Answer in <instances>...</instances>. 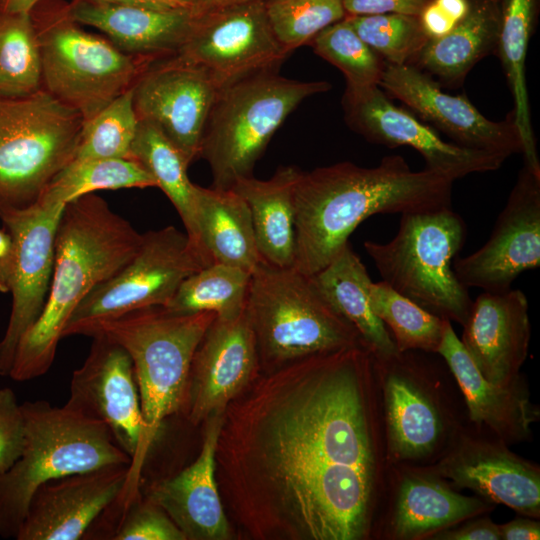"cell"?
I'll list each match as a JSON object with an SVG mask.
<instances>
[{
    "label": "cell",
    "instance_id": "1",
    "mask_svg": "<svg viewBox=\"0 0 540 540\" xmlns=\"http://www.w3.org/2000/svg\"><path fill=\"white\" fill-rule=\"evenodd\" d=\"M377 375L362 346L261 372L222 413L215 478L253 540L369 535L381 447Z\"/></svg>",
    "mask_w": 540,
    "mask_h": 540
},
{
    "label": "cell",
    "instance_id": "2",
    "mask_svg": "<svg viewBox=\"0 0 540 540\" xmlns=\"http://www.w3.org/2000/svg\"><path fill=\"white\" fill-rule=\"evenodd\" d=\"M452 183L426 168L413 171L400 155L385 156L370 168L340 162L300 171L293 193L292 268L314 275L370 216L451 207Z\"/></svg>",
    "mask_w": 540,
    "mask_h": 540
},
{
    "label": "cell",
    "instance_id": "3",
    "mask_svg": "<svg viewBox=\"0 0 540 540\" xmlns=\"http://www.w3.org/2000/svg\"><path fill=\"white\" fill-rule=\"evenodd\" d=\"M142 238L94 193L65 205L57 228L48 298L41 316L18 344L11 379L32 380L50 369L75 308L134 256Z\"/></svg>",
    "mask_w": 540,
    "mask_h": 540
},
{
    "label": "cell",
    "instance_id": "4",
    "mask_svg": "<svg viewBox=\"0 0 540 540\" xmlns=\"http://www.w3.org/2000/svg\"><path fill=\"white\" fill-rule=\"evenodd\" d=\"M215 317L148 307L103 322L90 335L103 334L128 352L139 393L143 431L115 502L121 513L140 499L143 468L164 420L183 411L193 355Z\"/></svg>",
    "mask_w": 540,
    "mask_h": 540
},
{
    "label": "cell",
    "instance_id": "5",
    "mask_svg": "<svg viewBox=\"0 0 540 540\" xmlns=\"http://www.w3.org/2000/svg\"><path fill=\"white\" fill-rule=\"evenodd\" d=\"M25 443L20 457L0 473V536L15 538L36 490L46 482L111 465L131 458L108 427L66 405L45 400L21 404Z\"/></svg>",
    "mask_w": 540,
    "mask_h": 540
},
{
    "label": "cell",
    "instance_id": "6",
    "mask_svg": "<svg viewBox=\"0 0 540 540\" xmlns=\"http://www.w3.org/2000/svg\"><path fill=\"white\" fill-rule=\"evenodd\" d=\"M244 312L255 336L261 372L315 354L366 348L311 277L294 268L260 261L251 273Z\"/></svg>",
    "mask_w": 540,
    "mask_h": 540
},
{
    "label": "cell",
    "instance_id": "7",
    "mask_svg": "<svg viewBox=\"0 0 540 540\" xmlns=\"http://www.w3.org/2000/svg\"><path fill=\"white\" fill-rule=\"evenodd\" d=\"M37 35L42 88L84 120L134 86L154 61L128 54L81 28L65 0H41L30 11Z\"/></svg>",
    "mask_w": 540,
    "mask_h": 540
},
{
    "label": "cell",
    "instance_id": "8",
    "mask_svg": "<svg viewBox=\"0 0 540 540\" xmlns=\"http://www.w3.org/2000/svg\"><path fill=\"white\" fill-rule=\"evenodd\" d=\"M327 81H299L265 71L218 90L199 157L211 169L212 187L231 189L252 176L273 134L306 98L327 92Z\"/></svg>",
    "mask_w": 540,
    "mask_h": 540
},
{
    "label": "cell",
    "instance_id": "9",
    "mask_svg": "<svg viewBox=\"0 0 540 540\" xmlns=\"http://www.w3.org/2000/svg\"><path fill=\"white\" fill-rule=\"evenodd\" d=\"M466 237L463 218L451 207H444L401 214L398 231L390 241H365L364 249L382 281L392 289L463 325L472 300L452 265Z\"/></svg>",
    "mask_w": 540,
    "mask_h": 540
},
{
    "label": "cell",
    "instance_id": "10",
    "mask_svg": "<svg viewBox=\"0 0 540 540\" xmlns=\"http://www.w3.org/2000/svg\"><path fill=\"white\" fill-rule=\"evenodd\" d=\"M83 116L43 88L0 97V212L35 204L75 157Z\"/></svg>",
    "mask_w": 540,
    "mask_h": 540
},
{
    "label": "cell",
    "instance_id": "11",
    "mask_svg": "<svg viewBox=\"0 0 540 540\" xmlns=\"http://www.w3.org/2000/svg\"><path fill=\"white\" fill-rule=\"evenodd\" d=\"M207 265L185 232L174 226L148 231L134 256L79 303L62 337L90 336L103 322L138 309L165 307L181 283Z\"/></svg>",
    "mask_w": 540,
    "mask_h": 540
},
{
    "label": "cell",
    "instance_id": "12",
    "mask_svg": "<svg viewBox=\"0 0 540 540\" xmlns=\"http://www.w3.org/2000/svg\"><path fill=\"white\" fill-rule=\"evenodd\" d=\"M291 54L275 37L263 0L196 12L190 34L172 56L204 70L221 89L265 71Z\"/></svg>",
    "mask_w": 540,
    "mask_h": 540
},
{
    "label": "cell",
    "instance_id": "13",
    "mask_svg": "<svg viewBox=\"0 0 540 540\" xmlns=\"http://www.w3.org/2000/svg\"><path fill=\"white\" fill-rule=\"evenodd\" d=\"M347 125L370 142L418 151L426 169L452 182L473 173L495 171L506 157L444 141L412 112L396 106L378 86L346 87L342 98Z\"/></svg>",
    "mask_w": 540,
    "mask_h": 540
},
{
    "label": "cell",
    "instance_id": "14",
    "mask_svg": "<svg viewBox=\"0 0 540 540\" xmlns=\"http://www.w3.org/2000/svg\"><path fill=\"white\" fill-rule=\"evenodd\" d=\"M65 205L37 201L0 212L14 246L8 324L0 341V377H9L22 337L41 316L52 280L57 228Z\"/></svg>",
    "mask_w": 540,
    "mask_h": 540
},
{
    "label": "cell",
    "instance_id": "15",
    "mask_svg": "<svg viewBox=\"0 0 540 540\" xmlns=\"http://www.w3.org/2000/svg\"><path fill=\"white\" fill-rule=\"evenodd\" d=\"M540 265V174L524 165L486 243L455 258L453 270L467 288L499 292Z\"/></svg>",
    "mask_w": 540,
    "mask_h": 540
},
{
    "label": "cell",
    "instance_id": "16",
    "mask_svg": "<svg viewBox=\"0 0 540 540\" xmlns=\"http://www.w3.org/2000/svg\"><path fill=\"white\" fill-rule=\"evenodd\" d=\"M218 90L204 70L170 56L152 62L140 75L133 105L138 120L158 126L191 164L199 158Z\"/></svg>",
    "mask_w": 540,
    "mask_h": 540
},
{
    "label": "cell",
    "instance_id": "17",
    "mask_svg": "<svg viewBox=\"0 0 540 540\" xmlns=\"http://www.w3.org/2000/svg\"><path fill=\"white\" fill-rule=\"evenodd\" d=\"M379 87L455 144L506 158L522 153V143L510 116L501 122L489 120L465 94L444 92L439 82L413 65L385 63Z\"/></svg>",
    "mask_w": 540,
    "mask_h": 540
},
{
    "label": "cell",
    "instance_id": "18",
    "mask_svg": "<svg viewBox=\"0 0 540 540\" xmlns=\"http://www.w3.org/2000/svg\"><path fill=\"white\" fill-rule=\"evenodd\" d=\"M261 373L256 340L245 312L215 317L192 358L183 413L192 425L222 413Z\"/></svg>",
    "mask_w": 540,
    "mask_h": 540
},
{
    "label": "cell",
    "instance_id": "19",
    "mask_svg": "<svg viewBox=\"0 0 540 540\" xmlns=\"http://www.w3.org/2000/svg\"><path fill=\"white\" fill-rule=\"evenodd\" d=\"M92 338L86 360L72 374L65 405L104 423L132 459L143 431L133 363L128 352L105 335Z\"/></svg>",
    "mask_w": 540,
    "mask_h": 540
},
{
    "label": "cell",
    "instance_id": "20",
    "mask_svg": "<svg viewBox=\"0 0 540 540\" xmlns=\"http://www.w3.org/2000/svg\"><path fill=\"white\" fill-rule=\"evenodd\" d=\"M420 468L493 504L523 516H540L539 466L514 454L500 440L464 436L435 465Z\"/></svg>",
    "mask_w": 540,
    "mask_h": 540
},
{
    "label": "cell",
    "instance_id": "21",
    "mask_svg": "<svg viewBox=\"0 0 540 540\" xmlns=\"http://www.w3.org/2000/svg\"><path fill=\"white\" fill-rule=\"evenodd\" d=\"M383 400L385 458L390 463L423 460L433 454L446 427L432 394L419 383L420 369L407 352L374 358Z\"/></svg>",
    "mask_w": 540,
    "mask_h": 540
},
{
    "label": "cell",
    "instance_id": "22",
    "mask_svg": "<svg viewBox=\"0 0 540 540\" xmlns=\"http://www.w3.org/2000/svg\"><path fill=\"white\" fill-rule=\"evenodd\" d=\"M128 464L51 480L34 493L17 540H77L120 496Z\"/></svg>",
    "mask_w": 540,
    "mask_h": 540
},
{
    "label": "cell",
    "instance_id": "23",
    "mask_svg": "<svg viewBox=\"0 0 540 540\" xmlns=\"http://www.w3.org/2000/svg\"><path fill=\"white\" fill-rule=\"evenodd\" d=\"M528 309L519 289L484 291L472 301L460 341L488 381L506 385L520 379L531 336Z\"/></svg>",
    "mask_w": 540,
    "mask_h": 540
},
{
    "label": "cell",
    "instance_id": "24",
    "mask_svg": "<svg viewBox=\"0 0 540 540\" xmlns=\"http://www.w3.org/2000/svg\"><path fill=\"white\" fill-rule=\"evenodd\" d=\"M222 413L204 422L203 442L196 460L177 475L155 482L146 497L165 511L186 540H229L234 536L215 478V449Z\"/></svg>",
    "mask_w": 540,
    "mask_h": 540
},
{
    "label": "cell",
    "instance_id": "25",
    "mask_svg": "<svg viewBox=\"0 0 540 540\" xmlns=\"http://www.w3.org/2000/svg\"><path fill=\"white\" fill-rule=\"evenodd\" d=\"M437 353L458 382L472 422L485 425L505 444L528 439L539 411L520 379L506 385L488 381L473 363L451 321L446 323Z\"/></svg>",
    "mask_w": 540,
    "mask_h": 540
},
{
    "label": "cell",
    "instance_id": "26",
    "mask_svg": "<svg viewBox=\"0 0 540 540\" xmlns=\"http://www.w3.org/2000/svg\"><path fill=\"white\" fill-rule=\"evenodd\" d=\"M72 17L102 31L122 51L153 60L174 55L192 29L195 10L144 7L71 0Z\"/></svg>",
    "mask_w": 540,
    "mask_h": 540
},
{
    "label": "cell",
    "instance_id": "27",
    "mask_svg": "<svg viewBox=\"0 0 540 540\" xmlns=\"http://www.w3.org/2000/svg\"><path fill=\"white\" fill-rule=\"evenodd\" d=\"M492 508L493 503L465 496L441 477L420 467L408 468L398 484L390 530L397 539L430 538Z\"/></svg>",
    "mask_w": 540,
    "mask_h": 540
},
{
    "label": "cell",
    "instance_id": "28",
    "mask_svg": "<svg viewBox=\"0 0 540 540\" xmlns=\"http://www.w3.org/2000/svg\"><path fill=\"white\" fill-rule=\"evenodd\" d=\"M500 25L501 0H468V11L455 27L428 40L409 64L445 86L459 87L480 60L496 52Z\"/></svg>",
    "mask_w": 540,
    "mask_h": 540
},
{
    "label": "cell",
    "instance_id": "29",
    "mask_svg": "<svg viewBox=\"0 0 540 540\" xmlns=\"http://www.w3.org/2000/svg\"><path fill=\"white\" fill-rule=\"evenodd\" d=\"M300 171L283 166L267 180L252 175L232 187L249 207L261 261L279 268H292L295 260L293 193Z\"/></svg>",
    "mask_w": 540,
    "mask_h": 540
},
{
    "label": "cell",
    "instance_id": "30",
    "mask_svg": "<svg viewBox=\"0 0 540 540\" xmlns=\"http://www.w3.org/2000/svg\"><path fill=\"white\" fill-rule=\"evenodd\" d=\"M199 246L209 264L252 273L260 263L250 210L232 188L196 187Z\"/></svg>",
    "mask_w": 540,
    "mask_h": 540
},
{
    "label": "cell",
    "instance_id": "31",
    "mask_svg": "<svg viewBox=\"0 0 540 540\" xmlns=\"http://www.w3.org/2000/svg\"><path fill=\"white\" fill-rule=\"evenodd\" d=\"M310 277L334 310L357 330L374 358L387 359L400 353L371 308L369 288L373 281L350 243Z\"/></svg>",
    "mask_w": 540,
    "mask_h": 540
},
{
    "label": "cell",
    "instance_id": "32",
    "mask_svg": "<svg viewBox=\"0 0 540 540\" xmlns=\"http://www.w3.org/2000/svg\"><path fill=\"white\" fill-rule=\"evenodd\" d=\"M538 13L539 0H501V25L496 49L513 99L510 117L522 143L524 165L536 173H540V162L531 123L525 68Z\"/></svg>",
    "mask_w": 540,
    "mask_h": 540
},
{
    "label": "cell",
    "instance_id": "33",
    "mask_svg": "<svg viewBox=\"0 0 540 540\" xmlns=\"http://www.w3.org/2000/svg\"><path fill=\"white\" fill-rule=\"evenodd\" d=\"M130 158L139 162L154 178L157 187L175 207L191 243L204 257L197 226V185L188 177L190 163L184 154L158 126L139 120Z\"/></svg>",
    "mask_w": 540,
    "mask_h": 540
},
{
    "label": "cell",
    "instance_id": "34",
    "mask_svg": "<svg viewBox=\"0 0 540 540\" xmlns=\"http://www.w3.org/2000/svg\"><path fill=\"white\" fill-rule=\"evenodd\" d=\"M157 187L151 174L133 158L73 159L49 183L39 202L67 203L99 190Z\"/></svg>",
    "mask_w": 540,
    "mask_h": 540
},
{
    "label": "cell",
    "instance_id": "35",
    "mask_svg": "<svg viewBox=\"0 0 540 540\" xmlns=\"http://www.w3.org/2000/svg\"><path fill=\"white\" fill-rule=\"evenodd\" d=\"M251 273L212 263L187 277L165 306L178 313L214 312L220 318L240 315L245 308Z\"/></svg>",
    "mask_w": 540,
    "mask_h": 540
},
{
    "label": "cell",
    "instance_id": "36",
    "mask_svg": "<svg viewBox=\"0 0 540 540\" xmlns=\"http://www.w3.org/2000/svg\"><path fill=\"white\" fill-rule=\"evenodd\" d=\"M369 300L374 314L391 334L398 352L437 353L449 320L426 310L384 281L372 282Z\"/></svg>",
    "mask_w": 540,
    "mask_h": 540
},
{
    "label": "cell",
    "instance_id": "37",
    "mask_svg": "<svg viewBox=\"0 0 540 540\" xmlns=\"http://www.w3.org/2000/svg\"><path fill=\"white\" fill-rule=\"evenodd\" d=\"M40 89L41 55L30 13L0 8V97H24Z\"/></svg>",
    "mask_w": 540,
    "mask_h": 540
},
{
    "label": "cell",
    "instance_id": "38",
    "mask_svg": "<svg viewBox=\"0 0 540 540\" xmlns=\"http://www.w3.org/2000/svg\"><path fill=\"white\" fill-rule=\"evenodd\" d=\"M138 122L132 87L84 120L74 159L130 158Z\"/></svg>",
    "mask_w": 540,
    "mask_h": 540
},
{
    "label": "cell",
    "instance_id": "39",
    "mask_svg": "<svg viewBox=\"0 0 540 540\" xmlns=\"http://www.w3.org/2000/svg\"><path fill=\"white\" fill-rule=\"evenodd\" d=\"M308 45L344 74L346 87L379 86L385 62L358 36L345 17L320 31Z\"/></svg>",
    "mask_w": 540,
    "mask_h": 540
},
{
    "label": "cell",
    "instance_id": "40",
    "mask_svg": "<svg viewBox=\"0 0 540 540\" xmlns=\"http://www.w3.org/2000/svg\"><path fill=\"white\" fill-rule=\"evenodd\" d=\"M272 31L290 53L346 16L343 0H263Z\"/></svg>",
    "mask_w": 540,
    "mask_h": 540
},
{
    "label": "cell",
    "instance_id": "41",
    "mask_svg": "<svg viewBox=\"0 0 540 540\" xmlns=\"http://www.w3.org/2000/svg\"><path fill=\"white\" fill-rule=\"evenodd\" d=\"M345 18L387 64H409L428 41L417 16L390 13Z\"/></svg>",
    "mask_w": 540,
    "mask_h": 540
},
{
    "label": "cell",
    "instance_id": "42",
    "mask_svg": "<svg viewBox=\"0 0 540 540\" xmlns=\"http://www.w3.org/2000/svg\"><path fill=\"white\" fill-rule=\"evenodd\" d=\"M111 539L115 540H186L183 532L158 505L138 499L121 514Z\"/></svg>",
    "mask_w": 540,
    "mask_h": 540
},
{
    "label": "cell",
    "instance_id": "43",
    "mask_svg": "<svg viewBox=\"0 0 540 540\" xmlns=\"http://www.w3.org/2000/svg\"><path fill=\"white\" fill-rule=\"evenodd\" d=\"M25 443V420L21 404L10 388L0 389V473L20 457Z\"/></svg>",
    "mask_w": 540,
    "mask_h": 540
},
{
    "label": "cell",
    "instance_id": "44",
    "mask_svg": "<svg viewBox=\"0 0 540 540\" xmlns=\"http://www.w3.org/2000/svg\"><path fill=\"white\" fill-rule=\"evenodd\" d=\"M467 11L468 0H430L417 17L427 39L434 40L448 34Z\"/></svg>",
    "mask_w": 540,
    "mask_h": 540
},
{
    "label": "cell",
    "instance_id": "45",
    "mask_svg": "<svg viewBox=\"0 0 540 540\" xmlns=\"http://www.w3.org/2000/svg\"><path fill=\"white\" fill-rule=\"evenodd\" d=\"M430 0H343L346 15L404 14L418 16Z\"/></svg>",
    "mask_w": 540,
    "mask_h": 540
},
{
    "label": "cell",
    "instance_id": "46",
    "mask_svg": "<svg viewBox=\"0 0 540 540\" xmlns=\"http://www.w3.org/2000/svg\"><path fill=\"white\" fill-rule=\"evenodd\" d=\"M433 540H501L499 525L489 517H472L433 534Z\"/></svg>",
    "mask_w": 540,
    "mask_h": 540
},
{
    "label": "cell",
    "instance_id": "47",
    "mask_svg": "<svg viewBox=\"0 0 540 540\" xmlns=\"http://www.w3.org/2000/svg\"><path fill=\"white\" fill-rule=\"evenodd\" d=\"M502 540H532L540 538V524L536 518L519 517L499 525Z\"/></svg>",
    "mask_w": 540,
    "mask_h": 540
},
{
    "label": "cell",
    "instance_id": "48",
    "mask_svg": "<svg viewBox=\"0 0 540 540\" xmlns=\"http://www.w3.org/2000/svg\"><path fill=\"white\" fill-rule=\"evenodd\" d=\"M14 263V246L10 234L0 229V292L10 290Z\"/></svg>",
    "mask_w": 540,
    "mask_h": 540
},
{
    "label": "cell",
    "instance_id": "49",
    "mask_svg": "<svg viewBox=\"0 0 540 540\" xmlns=\"http://www.w3.org/2000/svg\"><path fill=\"white\" fill-rule=\"evenodd\" d=\"M156 10H195V0H89Z\"/></svg>",
    "mask_w": 540,
    "mask_h": 540
},
{
    "label": "cell",
    "instance_id": "50",
    "mask_svg": "<svg viewBox=\"0 0 540 540\" xmlns=\"http://www.w3.org/2000/svg\"><path fill=\"white\" fill-rule=\"evenodd\" d=\"M41 0H0V8L7 12L30 13L33 7Z\"/></svg>",
    "mask_w": 540,
    "mask_h": 540
},
{
    "label": "cell",
    "instance_id": "51",
    "mask_svg": "<svg viewBox=\"0 0 540 540\" xmlns=\"http://www.w3.org/2000/svg\"><path fill=\"white\" fill-rule=\"evenodd\" d=\"M249 1L253 0H195V11L203 12Z\"/></svg>",
    "mask_w": 540,
    "mask_h": 540
}]
</instances>
